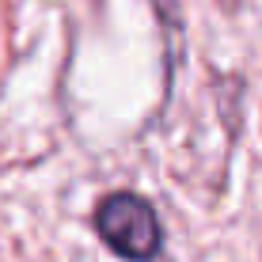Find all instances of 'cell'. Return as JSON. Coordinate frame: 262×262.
Listing matches in <instances>:
<instances>
[{
  "label": "cell",
  "mask_w": 262,
  "mask_h": 262,
  "mask_svg": "<svg viewBox=\"0 0 262 262\" xmlns=\"http://www.w3.org/2000/svg\"><path fill=\"white\" fill-rule=\"evenodd\" d=\"M95 232H99V239H103L118 258H125V262L156 258L160 243H164L156 209H152L141 194H129V190L106 194L103 202H99Z\"/></svg>",
  "instance_id": "obj_1"
}]
</instances>
